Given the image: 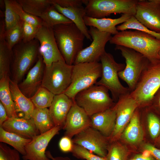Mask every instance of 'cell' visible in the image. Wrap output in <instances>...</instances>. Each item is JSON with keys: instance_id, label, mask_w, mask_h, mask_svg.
Returning <instances> with one entry per match:
<instances>
[{"instance_id": "cell-1", "label": "cell", "mask_w": 160, "mask_h": 160, "mask_svg": "<svg viewBox=\"0 0 160 160\" xmlns=\"http://www.w3.org/2000/svg\"><path fill=\"white\" fill-rule=\"evenodd\" d=\"M110 43L133 49L146 57L150 61L160 59V39L141 31H123L112 36Z\"/></svg>"}, {"instance_id": "cell-2", "label": "cell", "mask_w": 160, "mask_h": 160, "mask_svg": "<svg viewBox=\"0 0 160 160\" xmlns=\"http://www.w3.org/2000/svg\"><path fill=\"white\" fill-rule=\"evenodd\" d=\"M52 29L58 49L65 63L73 65L83 49L85 36L73 23L57 25Z\"/></svg>"}, {"instance_id": "cell-3", "label": "cell", "mask_w": 160, "mask_h": 160, "mask_svg": "<svg viewBox=\"0 0 160 160\" xmlns=\"http://www.w3.org/2000/svg\"><path fill=\"white\" fill-rule=\"evenodd\" d=\"M40 44L36 39L25 42L22 40L12 49L10 79L19 84L37 60Z\"/></svg>"}, {"instance_id": "cell-4", "label": "cell", "mask_w": 160, "mask_h": 160, "mask_svg": "<svg viewBox=\"0 0 160 160\" xmlns=\"http://www.w3.org/2000/svg\"><path fill=\"white\" fill-rule=\"evenodd\" d=\"M160 88V59L149 62L131 96L137 101L138 108L149 104Z\"/></svg>"}, {"instance_id": "cell-5", "label": "cell", "mask_w": 160, "mask_h": 160, "mask_svg": "<svg viewBox=\"0 0 160 160\" xmlns=\"http://www.w3.org/2000/svg\"><path fill=\"white\" fill-rule=\"evenodd\" d=\"M102 72V65L99 62L73 65L71 84L64 93L74 99L79 92L95 84Z\"/></svg>"}, {"instance_id": "cell-6", "label": "cell", "mask_w": 160, "mask_h": 160, "mask_svg": "<svg viewBox=\"0 0 160 160\" xmlns=\"http://www.w3.org/2000/svg\"><path fill=\"white\" fill-rule=\"evenodd\" d=\"M100 61L102 75L95 85L107 88L111 92L113 100H118L121 96L130 92L128 87L121 84L119 79L118 73L124 69L125 65L117 63L112 55L106 52L101 56Z\"/></svg>"}, {"instance_id": "cell-7", "label": "cell", "mask_w": 160, "mask_h": 160, "mask_svg": "<svg viewBox=\"0 0 160 160\" xmlns=\"http://www.w3.org/2000/svg\"><path fill=\"white\" fill-rule=\"evenodd\" d=\"M109 91L103 86L95 84L79 92L74 99L76 104L91 116L114 105Z\"/></svg>"}, {"instance_id": "cell-8", "label": "cell", "mask_w": 160, "mask_h": 160, "mask_svg": "<svg viewBox=\"0 0 160 160\" xmlns=\"http://www.w3.org/2000/svg\"><path fill=\"white\" fill-rule=\"evenodd\" d=\"M115 49L120 51L125 59V68L119 73L118 76L126 83L131 92L136 88L150 61L141 54L131 49L116 45Z\"/></svg>"}, {"instance_id": "cell-9", "label": "cell", "mask_w": 160, "mask_h": 160, "mask_svg": "<svg viewBox=\"0 0 160 160\" xmlns=\"http://www.w3.org/2000/svg\"><path fill=\"white\" fill-rule=\"evenodd\" d=\"M138 0H88L85 7L86 15L95 18H102L112 14L134 16Z\"/></svg>"}, {"instance_id": "cell-10", "label": "cell", "mask_w": 160, "mask_h": 160, "mask_svg": "<svg viewBox=\"0 0 160 160\" xmlns=\"http://www.w3.org/2000/svg\"><path fill=\"white\" fill-rule=\"evenodd\" d=\"M73 67L64 60L45 66L41 86L55 95L64 93L71 84Z\"/></svg>"}, {"instance_id": "cell-11", "label": "cell", "mask_w": 160, "mask_h": 160, "mask_svg": "<svg viewBox=\"0 0 160 160\" xmlns=\"http://www.w3.org/2000/svg\"><path fill=\"white\" fill-rule=\"evenodd\" d=\"M89 32L92 42L89 46L79 53L73 65L84 63L98 62L101 56L106 52L105 46L110 40L111 34L101 31L93 27H90Z\"/></svg>"}, {"instance_id": "cell-12", "label": "cell", "mask_w": 160, "mask_h": 160, "mask_svg": "<svg viewBox=\"0 0 160 160\" xmlns=\"http://www.w3.org/2000/svg\"><path fill=\"white\" fill-rule=\"evenodd\" d=\"M130 93L121 96L113 106L116 113V119L115 128L109 137L112 142L119 137L138 108L137 101Z\"/></svg>"}, {"instance_id": "cell-13", "label": "cell", "mask_w": 160, "mask_h": 160, "mask_svg": "<svg viewBox=\"0 0 160 160\" xmlns=\"http://www.w3.org/2000/svg\"><path fill=\"white\" fill-rule=\"evenodd\" d=\"M35 39L39 42V53L45 66L64 60L57 47L52 28L43 25L39 28Z\"/></svg>"}, {"instance_id": "cell-14", "label": "cell", "mask_w": 160, "mask_h": 160, "mask_svg": "<svg viewBox=\"0 0 160 160\" xmlns=\"http://www.w3.org/2000/svg\"><path fill=\"white\" fill-rule=\"evenodd\" d=\"M74 144L80 145L101 157H105L108 147L106 137L93 128L89 127L75 135Z\"/></svg>"}, {"instance_id": "cell-15", "label": "cell", "mask_w": 160, "mask_h": 160, "mask_svg": "<svg viewBox=\"0 0 160 160\" xmlns=\"http://www.w3.org/2000/svg\"><path fill=\"white\" fill-rule=\"evenodd\" d=\"M134 16L150 30L160 33V0H139Z\"/></svg>"}, {"instance_id": "cell-16", "label": "cell", "mask_w": 160, "mask_h": 160, "mask_svg": "<svg viewBox=\"0 0 160 160\" xmlns=\"http://www.w3.org/2000/svg\"><path fill=\"white\" fill-rule=\"evenodd\" d=\"M55 126L47 132L34 137L25 147L26 154L23 160H50L46 156V150L50 141L61 129Z\"/></svg>"}, {"instance_id": "cell-17", "label": "cell", "mask_w": 160, "mask_h": 160, "mask_svg": "<svg viewBox=\"0 0 160 160\" xmlns=\"http://www.w3.org/2000/svg\"><path fill=\"white\" fill-rule=\"evenodd\" d=\"M91 126L90 117L76 104L74 99L63 128L65 130V136L71 139Z\"/></svg>"}, {"instance_id": "cell-18", "label": "cell", "mask_w": 160, "mask_h": 160, "mask_svg": "<svg viewBox=\"0 0 160 160\" xmlns=\"http://www.w3.org/2000/svg\"><path fill=\"white\" fill-rule=\"evenodd\" d=\"M45 66L39 54L37 60L28 72L25 79L18 84L20 90L28 97H32L41 87Z\"/></svg>"}, {"instance_id": "cell-19", "label": "cell", "mask_w": 160, "mask_h": 160, "mask_svg": "<svg viewBox=\"0 0 160 160\" xmlns=\"http://www.w3.org/2000/svg\"><path fill=\"white\" fill-rule=\"evenodd\" d=\"M0 127L8 132L28 139H32L39 132L32 118L29 119L18 117L8 118Z\"/></svg>"}, {"instance_id": "cell-20", "label": "cell", "mask_w": 160, "mask_h": 160, "mask_svg": "<svg viewBox=\"0 0 160 160\" xmlns=\"http://www.w3.org/2000/svg\"><path fill=\"white\" fill-rule=\"evenodd\" d=\"M74 100L64 93L55 95L49 109L55 126L63 128Z\"/></svg>"}, {"instance_id": "cell-21", "label": "cell", "mask_w": 160, "mask_h": 160, "mask_svg": "<svg viewBox=\"0 0 160 160\" xmlns=\"http://www.w3.org/2000/svg\"><path fill=\"white\" fill-rule=\"evenodd\" d=\"M90 117L91 127L105 137H109L114 130L116 123V113L113 106Z\"/></svg>"}, {"instance_id": "cell-22", "label": "cell", "mask_w": 160, "mask_h": 160, "mask_svg": "<svg viewBox=\"0 0 160 160\" xmlns=\"http://www.w3.org/2000/svg\"><path fill=\"white\" fill-rule=\"evenodd\" d=\"M131 16L128 14H122L120 17L116 19L95 18L86 15L84 20L86 26L93 27L101 31L115 35L119 32L116 26L126 22Z\"/></svg>"}, {"instance_id": "cell-23", "label": "cell", "mask_w": 160, "mask_h": 160, "mask_svg": "<svg viewBox=\"0 0 160 160\" xmlns=\"http://www.w3.org/2000/svg\"><path fill=\"white\" fill-rule=\"evenodd\" d=\"M10 89L17 112H20L23 118L29 119L32 118L35 107L30 98L26 96L20 89L18 84L10 79Z\"/></svg>"}, {"instance_id": "cell-24", "label": "cell", "mask_w": 160, "mask_h": 160, "mask_svg": "<svg viewBox=\"0 0 160 160\" xmlns=\"http://www.w3.org/2000/svg\"><path fill=\"white\" fill-rule=\"evenodd\" d=\"M57 10L71 20L84 34L88 40H92L84 20L86 15V11L83 6L64 8L56 4H53Z\"/></svg>"}, {"instance_id": "cell-25", "label": "cell", "mask_w": 160, "mask_h": 160, "mask_svg": "<svg viewBox=\"0 0 160 160\" xmlns=\"http://www.w3.org/2000/svg\"><path fill=\"white\" fill-rule=\"evenodd\" d=\"M138 108L133 114L123 134L125 140L132 144L140 143L142 140L143 137V133L140 123Z\"/></svg>"}, {"instance_id": "cell-26", "label": "cell", "mask_w": 160, "mask_h": 160, "mask_svg": "<svg viewBox=\"0 0 160 160\" xmlns=\"http://www.w3.org/2000/svg\"><path fill=\"white\" fill-rule=\"evenodd\" d=\"M10 79L9 76L0 79V102L4 107L8 118L17 117L9 88Z\"/></svg>"}, {"instance_id": "cell-27", "label": "cell", "mask_w": 160, "mask_h": 160, "mask_svg": "<svg viewBox=\"0 0 160 160\" xmlns=\"http://www.w3.org/2000/svg\"><path fill=\"white\" fill-rule=\"evenodd\" d=\"M31 140L16 134L8 132L0 127V141L9 144L20 153L26 154L25 147Z\"/></svg>"}, {"instance_id": "cell-28", "label": "cell", "mask_w": 160, "mask_h": 160, "mask_svg": "<svg viewBox=\"0 0 160 160\" xmlns=\"http://www.w3.org/2000/svg\"><path fill=\"white\" fill-rule=\"evenodd\" d=\"M32 118L40 134L47 132L55 126L47 108L35 107Z\"/></svg>"}, {"instance_id": "cell-29", "label": "cell", "mask_w": 160, "mask_h": 160, "mask_svg": "<svg viewBox=\"0 0 160 160\" xmlns=\"http://www.w3.org/2000/svg\"><path fill=\"white\" fill-rule=\"evenodd\" d=\"M12 49L8 47L4 38L0 37V79L9 76L10 77Z\"/></svg>"}, {"instance_id": "cell-30", "label": "cell", "mask_w": 160, "mask_h": 160, "mask_svg": "<svg viewBox=\"0 0 160 160\" xmlns=\"http://www.w3.org/2000/svg\"><path fill=\"white\" fill-rule=\"evenodd\" d=\"M40 18L42 21L43 25L52 28L57 25L73 23L58 12L53 4H52L47 8Z\"/></svg>"}, {"instance_id": "cell-31", "label": "cell", "mask_w": 160, "mask_h": 160, "mask_svg": "<svg viewBox=\"0 0 160 160\" xmlns=\"http://www.w3.org/2000/svg\"><path fill=\"white\" fill-rule=\"evenodd\" d=\"M26 12L39 17L52 4L51 0H17Z\"/></svg>"}, {"instance_id": "cell-32", "label": "cell", "mask_w": 160, "mask_h": 160, "mask_svg": "<svg viewBox=\"0 0 160 160\" xmlns=\"http://www.w3.org/2000/svg\"><path fill=\"white\" fill-rule=\"evenodd\" d=\"M55 96L48 89L41 86L30 98L35 107L43 108L50 107Z\"/></svg>"}, {"instance_id": "cell-33", "label": "cell", "mask_w": 160, "mask_h": 160, "mask_svg": "<svg viewBox=\"0 0 160 160\" xmlns=\"http://www.w3.org/2000/svg\"><path fill=\"white\" fill-rule=\"evenodd\" d=\"M118 31H123L127 29H134L145 33L160 39V33L152 31L140 23L135 17L132 16L126 22L116 26Z\"/></svg>"}, {"instance_id": "cell-34", "label": "cell", "mask_w": 160, "mask_h": 160, "mask_svg": "<svg viewBox=\"0 0 160 160\" xmlns=\"http://www.w3.org/2000/svg\"><path fill=\"white\" fill-rule=\"evenodd\" d=\"M23 22L21 20L15 26L8 30H6L4 39L8 47L11 49H12L15 45L22 40Z\"/></svg>"}, {"instance_id": "cell-35", "label": "cell", "mask_w": 160, "mask_h": 160, "mask_svg": "<svg viewBox=\"0 0 160 160\" xmlns=\"http://www.w3.org/2000/svg\"><path fill=\"white\" fill-rule=\"evenodd\" d=\"M9 1L12 9L19 16L21 20L39 27L43 25L42 21L40 17L26 12L23 9L17 0Z\"/></svg>"}, {"instance_id": "cell-36", "label": "cell", "mask_w": 160, "mask_h": 160, "mask_svg": "<svg viewBox=\"0 0 160 160\" xmlns=\"http://www.w3.org/2000/svg\"><path fill=\"white\" fill-rule=\"evenodd\" d=\"M129 155L127 149L119 143L114 142L108 146L107 160H127Z\"/></svg>"}, {"instance_id": "cell-37", "label": "cell", "mask_w": 160, "mask_h": 160, "mask_svg": "<svg viewBox=\"0 0 160 160\" xmlns=\"http://www.w3.org/2000/svg\"><path fill=\"white\" fill-rule=\"evenodd\" d=\"M5 3L4 21L6 30L14 27L21 20L20 17L12 9L9 0H4Z\"/></svg>"}, {"instance_id": "cell-38", "label": "cell", "mask_w": 160, "mask_h": 160, "mask_svg": "<svg viewBox=\"0 0 160 160\" xmlns=\"http://www.w3.org/2000/svg\"><path fill=\"white\" fill-rule=\"evenodd\" d=\"M71 152L77 158L86 160H107L106 157H103L94 154L84 148L74 144Z\"/></svg>"}, {"instance_id": "cell-39", "label": "cell", "mask_w": 160, "mask_h": 160, "mask_svg": "<svg viewBox=\"0 0 160 160\" xmlns=\"http://www.w3.org/2000/svg\"><path fill=\"white\" fill-rule=\"evenodd\" d=\"M146 116L150 134L153 139L156 138L160 133V120L153 113L148 111Z\"/></svg>"}, {"instance_id": "cell-40", "label": "cell", "mask_w": 160, "mask_h": 160, "mask_svg": "<svg viewBox=\"0 0 160 160\" xmlns=\"http://www.w3.org/2000/svg\"><path fill=\"white\" fill-rule=\"evenodd\" d=\"M19 153L6 144L0 143V160H20Z\"/></svg>"}, {"instance_id": "cell-41", "label": "cell", "mask_w": 160, "mask_h": 160, "mask_svg": "<svg viewBox=\"0 0 160 160\" xmlns=\"http://www.w3.org/2000/svg\"><path fill=\"white\" fill-rule=\"evenodd\" d=\"M39 28L30 23L23 22L22 41L27 42L35 39Z\"/></svg>"}, {"instance_id": "cell-42", "label": "cell", "mask_w": 160, "mask_h": 160, "mask_svg": "<svg viewBox=\"0 0 160 160\" xmlns=\"http://www.w3.org/2000/svg\"><path fill=\"white\" fill-rule=\"evenodd\" d=\"M88 0H51L52 4H56L60 7L68 8L85 5Z\"/></svg>"}, {"instance_id": "cell-43", "label": "cell", "mask_w": 160, "mask_h": 160, "mask_svg": "<svg viewBox=\"0 0 160 160\" xmlns=\"http://www.w3.org/2000/svg\"><path fill=\"white\" fill-rule=\"evenodd\" d=\"M73 145V144L71 139L66 136L62 137L59 143L60 149L64 152H71Z\"/></svg>"}, {"instance_id": "cell-44", "label": "cell", "mask_w": 160, "mask_h": 160, "mask_svg": "<svg viewBox=\"0 0 160 160\" xmlns=\"http://www.w3.org/2000/svg\"><path fill=\"white\" fill-rule=\"evenodd\" d=\"M145 149L149 150L151 155L155 160H160V149L156 148L152 145L147 144L144 146Z\"/></svg>"}, {"instance_id": "cell-45", "label": "cell", "mask_w": 160, "mask_h": 160, "mask_svg": "<svg viewBox=\"0 0 160 160\" xmlns=\"http://www.w3.org/2000/svg\"><path fill=\"white\" fill-rule=\"evenodd\" d=\"M8 118L6 110L0 102V126L1 127L3 123Z\"/></svg>"}, {"instance_id": "cell-46", "label": "cell", "mask_w": 160, "mask_h": 160, "mask_svg": "<svg viewBox=\"0 0 160 160\" xmlns=\"http://www.w3.org/2000/svg\"><path fill=\"white\" fill-rule=\"evenodd\" d=\"M46 154L47 157L52 160H71L69 158L67 157L60 156L53 157L50 152L49 151L46 152Z\"/></svg>"}, {"instance_id": "cell-47", "label": "cell", "mask_w": 160, "mask_h": 160, "mask_svg": "<svg viewBox=\"0 0 160 160\" xmlns=\"http://www.w3.org/2000/svg\"><path fill=\"white\" fill-rule=\"evenodd\" d=\"M154 101L160 109V88L155 95L152 102Z\"/></svg>"}, {"instance_id": "cell-48", "label": "cell", "mask_w": 160, "mask_h": 160, "mask_svg": "<svg viewBox=\"0 0 160 160\" xmlns=\"http://www.w3.org/2000/svg\"><path fill=\"white\" fill-rule=\"evenodd\" d=\"M133 159L135 160H155L151 156L146 157L143 156L142 154L136 155L134 156Z\"/></svg>"}, {"instance_id": "cell-49", "label": "cell", "mask_w": 160, "mask_h": 160, "mask_svg": "<svg viewBox=\"0 0 160 160\" xmlns=\"http://www.w3.org/2000/svg\"><path fill=\"white\" fill-rule=\"evenodd\" d=\"M142 155L146 157H148L152 156L150 152L147 149H145L142 152Z\"/></svg>"}, {"instance_id": "cell-50", "label": "cell", "mask_w": 160, "mask_h": 160, "mask_svg": "<svg viewBox=\"0 0 160 160\" xmlns=\"http://www.w3.org/2000/svg\"><path fill=\"white\" fill-rule=\"evenodd\" d=\"M158 54H159V56L160 58V50H159V53H158Z\"/></svg>"}, {"instance_id": "cell-51", "label": "cell", "mask_w": 160, "mask_h": 160, "mask_svg": "<svg viewBox=\"0 0 160 160\" xmlns=\"http://www.w3.org/2000/svg\"><path fill=\"white\" fill-rule=\"evenodd\" d=\"M129 160H135L133 158V159H130Z\"/></svg>"}]
</instances>
